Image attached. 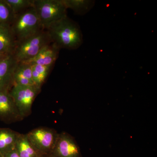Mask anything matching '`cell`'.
Here are the masks:
<instances>
[{"label": "cell", "instance_id": "5b68a950", "mask_svg": "<svg viewBox=\"0 0 157 157\" xmlns=\"http://www.w3.org/2000/svg\"><path fill=\"white\" fill-rule=\"evenodd\" d=\"M59 134L55 129L41 127L31 130L26 135L38 153L44 156L51 154Z\"/></svg>", "mask_w": 157, "mask_h": 157}, {"label": "cell", "instance_id": "ffe728a7", "mask_svg": "<svg viewBox=\"0 0 157 157\" xmlns=\"http://www.w3.org/2000/svg\"><path fill=\"white\" fill-rule=\"evenodd\" d=\"M6 56H7V55H3V54H2L0 53V59H1L3 57Z\"/></svg>", "mask_w": 157, "mask_h": 157}, {"label": "cell", "instance_id": "8fae6325", "mask_svg": "<svg viewBox=\"0 0 157 157\" xmlns=\"http://www.w3.org/2000/svg\"><path fill=\"white\" fill-rule=\"evenodd\" d=\"M14 85L21 86H36L33 80L31 65L18 63L14 73Z\"/></svg>", "mask_w": 157, "mask_h": 157}, {"label": "cell", "instance_id": "7c38bea8", "mask_svg": "<svg viewBox=\"0 0 157 157\" xmlns=\"http://www.w3.org/2000/svg\"><path fill=\"white\" fill-rule=\"evenodd\" d=\"M16 42L9 27L0 26V53L12 55Z\"/></svg>", "mask_w": 157, "mask_h": 157}, {"label": "cell", "instance_id": "9c48e42d", "mask_svg": "<svg viewBox=\"0 0 157 157\" xmlns=\"http://www.w3.org/2000/svg\"><path fill=\"white\" fill-rule=\"evenodd\" d=\"M23 120L9 92L0 91V121L10 124Z\"/></svg>", "mask_w": 157, "mask_h": 157}, {"label": "cell", "instance_id": "52a82bcc", "mask_svg": "<svg viewBox=\"0 0 157 157\" xmlns=\"http://www.w3.org/2000/svg\"><path fill=\"white\" fill-rule=\"evenodd\" d=\"M50 155L52 157H82L80 147L75 138L66 132L59 134Z\"/></svg>", "mask_w": 157, "mask_h": 157}, {"label": "cell", "instance_id": "3957f363", "mask_svg": "<svg viewBox=\"0 0 157 157\" xmlns=\"http://www.w3.org/2000/svg\"><path fill=\"white\" fill-rule=\"evenodd\" d=\"M51 43L47 31L42 30L27 39L16 42L12 55L18 63L25 61L33 57L45 46Z\"/></svg>", "mask_w": 157, "mask_h": 157}, {"label": "cell", "instance_id": "7a4b0ae2", "mask_svg": "<svg viewBox=\"0 0 157 157\" xmlns=\"http://www.w3.org/2000/svg\"><path fill=\"white\" fill-rule=\"evenodd\" d=\"M10 28L16 42L44 29L34 7L15 15Z\"/></svg>", "mask_w": 157, "mask_h": 157}, {"label": "cell", "instance_id": "e0dca14e", "mask_svg": "<svg viewBox=\"0 0 157 157\" xmlns=\"http://www.w3.org/2000/svg\"><path fill=\"white\" fill-rule=\"evenodd\" d=\"M34 0H4L14 15L34 7Z\"/></svg>", "mask_w": 157, "mask_h": 157}, {"label": "cell", "instance_id": "ba28073f", "mask_svg": "<svg viewBox=\"0 0 157 157\" xmlns=\"http://www.w3.org/2000/svg\"><path fill=\"white\" fill-rule=\"evenodd\" d=\"M18 63L13 55L0 59V91L9 92L14 86V75Z\"/></svg>", "mask_w": 157, "mask_h": 157}, {"label": "cell", "instance_id": "9a60e30c", "mask_svg": "<svg viewBox=\"0 0 157 157\" xmlns=\"http://www.w3.org/2000/svg\"><path fill=\"white\" fill-rule=\"evenodd\" d=\"M63 2L67 9H71L80 15L89 12L95 4V1L90 0H63Z\"/></svg>", "mask_w": 157, "mask_h": 157}, {"label": "cell", "instance_id": "4fadbf2b", "mask_svg": "<svg viewBox=\"0 0 157 157\" xmlns=\"http://www.w3.org/2000/svg\"><path fill=\"white\" fill-rule=\"evenodd\" d=\"M19 134L11 129L0 128V152L2 154L14 148Z\"/></svg>", "mask_w": 157, "mask_h": 157}, {"label": "cell", "instance_id": "44dd1931", "mask_svg": "<svg viewBox=\"0 0 157 157\" xmlns=\"http://www.w3.org/2000/svg\"><path fill=\"white\" fill-rule=\"evenodd\" d=\"M41 157H52L50 155H47L42 156Z\"/></svg>", "mask_w": 157, "mask_h": 157}, {"label": "cell", "instance_id": "7402d4cb", "mask_svg": "<svg viewBox=\"0 0 157 157\" xmlns=\"http://www.w3.org/2000/svg\"><path fill=\"white\" fill-rule=\"evenodd\" d=\"M0 157H4V155L1 152H0Z\"/></svg>", "mask_w": 157, "mask_h": 157}, {"label": "cell", "instance_id": "8992f818", "mask_svg": "<svg viewBox=\"0 0 157 157\" xmlns=\"http://www.w3.org/2000/svg\"><path fill=\"white\" fill-rule=\"evenodd\" d=\"M41 88L36 86H21L14 85L9 94L23 119L32 113V106Z\"/></svg>", "mask_w": 157, "mask_h": 157}, {"label": "cell", "instance_id": "30bf717a", "mask_svg": "<svg viewBox=\"0 0 157 157\" xmlns=\"http://www.w3.org/2000/svg\"><path fill=\"white\" fill-rule=\"evenodd\" d=\"M60 50L56 45L52 43L45 46L33 57L20 63L31 66H53L58 58Z\"/></svg>", "mask_w": 157, "mask_h": 157}, {"label": "cell", "instance_id": "277c9868", "mask_svg": "<svg viewBox=\"0 0 157 157\" xmlns=\"http://www.w3.org/2000/svg\"><path fill=\"white\" fill-rule=\"evenodd\" d=\"M33 7L44 29L67 16V9L63 0H34Z\"/></svg>", "mask_w": 157, "mask_h": 157}, {"label": "cell", "instance_id": "ac0fdd59", "mask_svg": "<svg viewBox=\"0 0 157 157\" xmlns=\"http://www.w3.org/2000/svg\"><path fill=\"white\" fill-rule=\"evenodd\" d=\"M15 15L4 0H0V26L9 27Z\"/></svg>", "mask_w": 157, "mask_h": 157}, {"label": "cell", "instance_id": "6da1fadb", "mask_svg": "<svg viewBox=\"0 0 157 157\" xmlns=\"http://www.w3.org/2000/svg\"><path fill=\"white\" fill-rule=\"evenodd\" d=\"M45 30L52 43L60 49L74 50L79 48L83 42L79 25L67 16L52 24Z\"/></svg>", "mask_w": 157, "mask_h": 157}, {"label": "cell", "instance_id": "d6986e66", "mask_svg": "<svg viewBox=\"0 0 157 157\" xmlns=\"http://www.w3.org/2000/svg\"><path fill=\"white\" fill-rule=\"evenodd\" d=\"M3 155L4 157H20L15 150V147Z\"/></svg>", "mask_w": 157, "mask_h": 157}, {"label": "cell", "instance_id": "2e32d148", "mask_svg": "<svg viewBox=\"0 0 157 157\" xmlns=\"http://www.w3.org/2000/svg\"><path fill=\"white\" fill-rule=\"evenodd\" d=\"M32 67V74L34 83L37 86L41 88L50 73L53 66L35 65Z\"/></svg>", "mask_w": 157, "mask_h": 157}, {"label": "cell", "instance_id": "5bb4252c", "mask_svg": "<svg viewBox=\"0 0 157 157\" xmlns=\"http://www.w3.org/2000/svg\"><path fill=\"white\" fill-rule=\"evenodd\" d=\"M15 150L20 157H41L29 142L26 134H20L17 137Z\"/></svg>", "mask_w": 157, "mask_h": 157}]
</instances>
